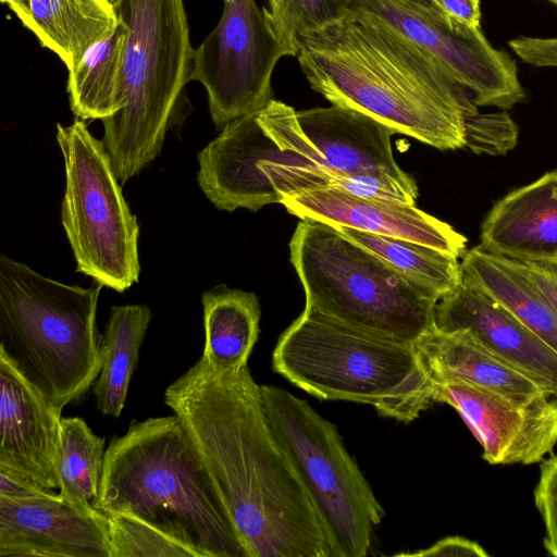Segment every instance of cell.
<instances>
[{"mask_svg":"<svg viewBox=\"0 0 557 557\" xmlns=\"http://www.w3.org/2000/svg\"><path fill=\"white\" fill-rule=\"evenodd\" d=\"M246 557H331L315 507L265 413L248 366L220 371L202 357L164 391Z\"/></svg>","mask_w":557,"mask_h":557,"instance_id":"obj_1","label":"cell"},{"mask_svg":"<svg viewBox=\"0 0 557 557\" xmlns=\"http://www.w3.org/2000/svg\"><path fill=\"white\" fill-rule=\"evenodd\" d=\"M311 88L395 134L440 150L463 148L465 117L478 106L432 53L381 17L349 8L343 20L296 37Z\"/></svg>","mask_w":557,"mask_h":557,"instance_id":"obj_2","label":"cell"},{"mask_svg":"<svg viewBox=\"0 0 557 557\" xmlns=\"http://www.w3.org/2000/svg\"><path fill=\"white\" fill-rule=\"evenodd\" d=\"M97 509L140 520L194 557H246L180 419L133 420L104 453Z\"/></svg>","mask_w":557,"mask_h":557,"instance_id":"obj_3","label":"cell"},{"mask_svg":"<svg viewBox=\"0 0 557 557\" xmlns=\"http://www.w3.org/2000/svg\"><path fill=\"white\" fill-rule=\"evenodd\" d=\"M102 285H69L0 257V356L54 408L81 399L102 368Z\"/></svg>","mask_w":557,"mask_h":557,"instance_id":"obj_4","label":"cell"},{"mask_svg":"<svg viewBox=\"0 0 557 557\" xmlns=\"http://www.w3.org/2000/svg\"><path fill=\"white\" fill-rule=\"evenodd\" d=\"M275 372L310 395L372 406L409 423L433 403L413 344L371 334L305 306L273 350Z\"/></svg>","mask_w":557,"mask_h":557,"instance_id":"obj_5","label":"cell"},{"mask_svg":"<svg viewBox=\"0 0 557 557\" xmlns=\"http://www.w3.org/2000/svg\"><path fill=\"white\" fill-rule=\"evenodd\" d=\"M126 28L122 108L102 120V143L123 186L161 151L178 99L193 74L184 0H116Z\"/></svg>","mask_w":557,"mask_h":557,"instance_id":"obj_6","label":"cell"},{"mask_svg":"<svg viewBox=\"0 0 557 557\" xmlns=\"http://www.w3.org/2000/svg\"><path fill=\"white\" fill-rule=\"evenodd\" d=\"M289 255L306 307L409 344L434 326L437 301L334 225L300 220L289 240Z\"/></svg>","mask_w":557,"mask_h":557,"instance_id":"obj_7","label":"cell"},{"mask_svg":"<svg viewBox=\"0 0 557 557\" xmlns=\"http://www.w3.org/2000/svg\"><path fill=\"white\" fill-rule=\"evenodd\" d=\"M263 128L260 195L274 200L311 190L324 177L360 173L409 178L391 146L393 129L358 110L332 104L295 111L272 99L257 113ZM281 202V201H280Z\"/></svg>","mask_w":557,"mask_h":557,"instance_id":"obj_8","label":"cell"},{"mask_svg":"<svg viewBox=\"0 0 557 557\" xmlns=\"http://www.w3.org/2000/svg\"><path fill=\"white\" fill-rule=\"evenodd\" d=\"M272 431L300 476L324 528L331 557H363L385 516L337 428L309 404L261 385Z\"/></svg>","mask_w":557,"mask_h":557,"instance_id":"obj_9","label":"cell"},{"mask_svg":"<svg viewBox=\"0 0 557 557\" xmlns=\"http://www.w3.org/2000/svg\"><path fill=\"white\" fill-rule=\"evenodd\" d=\"M65 164L62 225L76 271L123 293L138 281L139 225L122 193L111 158L81 119L57 125Z\"/></svg>","mask_w":557,"mask_h":557,"instance_id":"obj_10","label":"cell"},{"mask_svg":"<svg viewBox=\"0 0 557 557\" xmlns=\"http://www.w3.org/2000/svg\"><path fill=\"white\" fill-rule=\"evenodd\" d=\"M296 53L255 0H226L214 29L195 49L191 79L202 84L216 128L258 113L272 100L277 61Z\"/></svg>","mask_w":557,"mask_h":557,"instance_id":"obj_11","label":"cell"},{"mask_svg":"<svg viewBox=\"0 0 557 557\" xmlns=\"http://www.w3.org/2000/svg\"><path fill=\"white\" fill-rule=\"evenodd\" d=\"M387 22L448 70L472 96L478 107L511 109L525 98L517 64L495 49L481 28L461 23L440 10L403 0H348Z\"/></svg>","mask_w":557,"mask_h":557,"instance_id":"obj_12","label":"cell"},{"mask_svg":"<svg viewBox=\"0 0 557 557\" xmlns=\"http://www.w3.org/2000/svg\"><path fill=\"white\" fill-rule=\"evenodd\" d=\"M434 403L451 406L482 447L490 465L542 462L557 444V397L519 404L451 381H433Z\"/></svg>","mask_w":557,"mask_h":557,"instance_id":"obj_13","label":"cell"},{"mask_svg":"<svg viewBox=\"0 0 557 557\" xmlns=\"http://www.w3.org/2000/svg\"><path fill=\"white\" fill-rule=\"evenodd\" d=\"M0 557H111L107 515L49 498L0 497Z\"/></svg>","mask_w":557,"mask_h":557,"instance_id":"obj_14","label":"cell"},{"mask_svg":"<svg viewBox=\"0 0 557 557\" xmlns=\"http://www.w3.org/2000/svg\"><path fill=\"white\" fill-rule=\"evenodd\" d=\"M434 327L468 331L544 393L557 397V351L481 289L462 280L437 301Z\"/></svg>","mask_w":557,"mask_h":557,"instance_id":"obj_15","label":"cell"},{"mask_svg":"<svg viewBox=\"0 0 557 557\" xmlns=\"http://www.w3.org/2000/svg\"><path fill=\"white\" fill-rule=\"evenodd\" d=\"M61 413L0 356V470L59 488Z\"/></svg>","mask_w":557,"mask_h":557,"instance_id":"obj_16","label":"cell"},{"mask_svg":"<svg viewBox=\"0 0 557 557\" xmlns=\"http://www.w3.org/2000/svg\"><path fill=\"white\" fill-rule=\"evenodd\" d=\"M281 205L300 220H317L420 243L462 257L467 238L414 205L359 197L335 188L284 196Z\"/></svg>","mask_w":557,"mask_h":557,"instance_id":"obj_17","label":"cell"},{"mask_svg":"<svg viewBox=\"0 0 557 557\" xmlns=\"http://www.w3.org/2000/svg\"><path fill=\"white\" fill-rule=\"evenodd\" d=\"M480 246L522 262L557 260V171L499 199L483 221Z\"/></svg>","mask_w":557,"mask_h":557,"instance_id":"obj_18","label":"cell"},{"mask_svg":"<svg viewBox=\"0 0 557 557\" xmlns=\"http://www.w3.org/2000/svg\"><path fill=\"white\" fill-rule=\"evenodd\" d=\"M413 346L432 381L467 384L519 404H530L547 395L468 331L445 332L433 326Z\"/></svg>","mask_w":557,"mask_h":557,"instance_id":"obj_19","label":"cell"},{"mask_svg":"<svg viewBox=\"0 0 557 557\" xmlns=\"http://www.w3.org/2000/svg\"><path fill=\"white\" fill-rule=\"evenodd\" d=\"M462 280L507 309L557 351V314L523 262L483 249L466 251Z\"/></svg>","mask_w":557,"mask_h":557,"instance_id":"obj_20","label":"cell"},{"mask_svg":"<svg viewBox=\"0 0 557 557\" xmlns=\"http://www.w3.org/2000/svg\"><path fill=\"white\" fill-rule=\"evenodd\" d=\"M14 14L67 70L119 23L106 0H25Z\"/></svg>","mask_w":557,"mask_h":557,"instance_id":"obj_21","label":"cell"},{"mask_svg":"<svg viewBox=\"0 0 557 557\" xmlns=\"http://www.w3.org/2000/svg\"><path fill=\"white\" fill-rule=\"evenodd\" d=\"M205 348L202 358L220 371L248 366L258 341L261 309L250 292L216 286L202 294Z\"/></svg>","mask_w":557,"mask_h":557,"instance_id":"obj_22","label":"cell"},{"mask_svg":"<svg viewBox=\"0 0 557 557\" xmlns=\"http://www.w3.org/2000/svg\"><path fill=\"white\" fill-rule=\"evenodd\" d=\"M126 36L125 26L119 22L109 35L87 48L67 70L66 89L76 117L102 121L122 108Z\"/></svg>","mask_w":557,"mask_h":557,"instance_id":"obj_23","label":"cell"},{"mask_svg":"<svg viewBox=\"0 0 557 557\" xmlns=\"http://www.w3.org/2000/svg\"><path fill=\"white\" fill-rule=\"evenodd\" d=\"M151 317L146 305L111 308L103 339L102 368L94 386L96 407L104 416L119 418L122 413Z\"/></svg>","mask_w":557,"mask_h":557,"instance_id":"obj_24","label":"cell"},{"mask_svg":"<svg viewBox=\"0 0 557 557\" xmlns=\"http://www.w3.org/2000/svg\"><path fill=\"white\" fill-rule=\"evenodd\" d=\"M334 226L436 301L462 283L461 264L458 257L449 252L404 238Z\"/></svg>","mask_w":557,"mask_h":557,"instance_id":"obj_25","label":"cell"},{"mask_svg":"<svg viewBox=\"0 0 557 557\" xmlns=\"http://www.w3.org/2000/svg\"><path fill=\"white\" fill-rule=\"evenodd\" d=\"M106 438L78 417L61 418L57 472L61 498L86 510H98Z\"/></svg>","mask_w":557,"mask_h":557,"instance_id":"obj_26","label":"cell"},{"mask_svg":"<svg viewBox=\"0 0 557 557\" xmlns=\"http://www.w3.org/2000/svg\"><path fill=\"white\" fill-rule=\"evenodd\" d=\"M263 11L280 38L297 54L296 37L338 22L348 0H267Z\"/></svg>","mask_w":557,"mask_h":557,"instance_id":"obj_27","label":"cell"},{"mask_svg":"<svg viewBox=\"0 0 557 557\" xmlns=\"http://www.w3.org/2000/svg\"><path fill=\"white\" fill-rule=\"evenodd\" d=\"M111 557H194L153 527L121 515H107Z\"/></svg>","mask_w":557,"mask_h":557,"instance_id":"obj_28","label":"cell"},{"mask_svg":"<svg viewBox=\"0 0 557 557\" xmlns=\"http://www.w3.org/2000/svg\"><path fill=\"white\" fill-rule=\"evenodd\" d=\"M518 133L517 124L504 110L482 113L476 108L465 119V147L478 154H506L516 147Z\"/></svg>","mask_w":557,"mask_h":557,"instance_id":"obj_29","label":"cell"},{"mask_svg":"<svg viewBox=\"0 0 557 557\" xmlns=\"http://www.w3.org/2000/svg\"><path fill=\"white\" fill-rule=\"evenodd\" d=\"M534 504L544 524L543 546L549 556L557 557V455L541 463Z\"/></svg>","mask_w":557,"mask_h":557,"instance_id":"obj_30","label":"cell"},{"mask_svg":"<svg viewBox=\"0 0 557 557\" xmlns=\"http://www.w3.org/2000/svg\"><path fill=\"white\" fill-rule=\"evenodd\" d=\"M509 46L527 63L557 67V38L521 36L510 40Z\"/></svg>","mask_w":557,"mask_h":557,"instance_id":"obj_31","label":"cell"},{"mask_svg":"<svg viewBox=\"0 0 557 557\" xmlns=\"http://www.w3.org/2000/svg\"><path fill=\"white\" fill-rule=\"evenodd\" d=\"M399 556H438V557H487L490 554L476 542L454 535L444 537L432 546L412 553H401Z\"/></svg>","mask_w":557,"mask_h":557,"instance_id":"obj_32","label":"cell"},{"mask_svg":"<svg viewBox=\"0 0 557 557\" xmlns=\"http://www.w3.org/2000/svg\"><path fill=\"white\" fill-rule=\"evenodd\" d=\"M59 493L44 488L20 475L0 470V497L10 499H36L58 496Z\"/></svg>","mask_w":557,"mask_h":557,"instance_id":"obj_33","label":"cell"},{"mask_svg":"<svg viewBox=\"0 0 557 557\" xmlns=\"http://www.w3.org/2000/svg\"><path fill=\"white\" fill-rule=\"evenodd\" d=\"M523 263L530 276L542 290L557 314V260L524 261Z\"/></svg>","mask_w":557,"mask_h":557,"instance_id":"obj_34","label":"cell"},{"mask_svg":"<svg viewBox=\"0 0 557 557\" xmlns=\"http://www.w3.org/2000/svg\"><path fill=\"white\" fill-rule=\"evenodd\" d=\"M443 13L472 27L480 28V0H432Z\"/></svg>","mask_w":557,"mask_h":557,"instance_id":"obj_35","label":"cell"},{"mask_svg":"<svg viewBox=\"0 0 557 557\" xmlns=\"http://www.w3.org/2000/svg\"><path fill=\"white\" fill-rule=\"evenodd\" d=\"M403 1H407L409 3L417 4V5H420L423 8H428V9L440 10L436 8V5L433 3L432 0H403Z\"/></svg>","mask_w":557,"mask_h":557,"instance_id":"obj_36","label":"cell"},{"mask_svg":"<svg viewBox=\"0 0 557 557\" xmlns=\"http://www.w3.org/2000/svg\"><path fill=\"white\" fill-rule=\"evenodd\" d=\"M25 0H1L2 3L7 4L12 12L17 10Z\"/></svg>","mask_w":557,"mask_h":557,"instance_id":"obj_37","label":"cell"},{"mask_svg":"<svg viewBox=\"0 0 557 557\" xmlns=\"http://www.w3.org/2000/svg\"><path fill=\"white\" fill-rule=\"evenodd\" d=\"M547 1L552 2L554 5L557 7V0H547Z\"/></svg>","mask_w":557,"mask_h":557,"instance_id":"obj_38","label":"cell"},{"mask_svg":"<svg viewBox=\"0 0 557 557\" xmlns=\"http://www.w3.org/2000/svg\"><path fill=\"white\" fill-rule=\"evenodd\" d=\"M116 0H111L112 3H114Z\"/></svg>","mask_w":557,"mask_h":557,"instance_id":"obj_39","label":"cell"},{"mask_svg":"<svg viewBox=\"0 0 557 557\" xmlns=\"http://www.w3.org/2000/svg\"><path fill=\"white\" fill-rule=\"evenodd\" d=\"M106 1L111 2V0H106ZM111 3H112V2H111Z\"/></svg>","mask_w":557,"mask_h":557,"instance_id":"obj_40","label":"cell"},{"mask_svg":"<svg viewBox=\"0 0 557 557\" xmlns=\"http://www.w3.org/2000/svg\"><path fill=\"white\" fill-rule=\"evenodd\" d=\"M224 1H226V0H224Z\"/></svg>","mask_w":557,"mask_h":557,"instance_id":"obj_41","label":"cell"}]
</instances>
